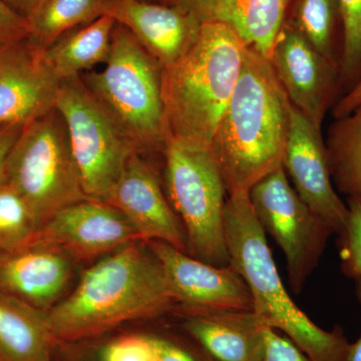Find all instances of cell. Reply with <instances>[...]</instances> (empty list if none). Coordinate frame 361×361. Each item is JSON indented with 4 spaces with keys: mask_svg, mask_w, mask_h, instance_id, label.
I'll return each mask as SVG.
<instances>
[{
    "mask_svg": "<svg viewBox=\"0 0 361 361\" xmlns=\"http://www.w3.org/2000/svg\"><path fill=\"white\" fill-rule=\"evenodd\" d=\"M39 229L30 207L6 179L0 184V253L27 245Z\"/></svg>",
    "mask_w": 361,
    "mask_h": 361,
    "instance_id": "484cf974",
    "label": "cell"
},
{
    "mask_svg": "<svg viewBox=\"0 0 361 361\" xmlns=\"http://www.w3.org/2000/svg\"><path fill=\"white\" fill-rule=\"evenodd\" d=\"M342 26L341 84L348 92L361 78V0H337Z\"/></svg>",
    "mask_w": 361,
    "mask_h": 361,
    "instance_id": "4316f807",
    "label": "cell"
},
{
    "mask_svg": "<svg viewBox=\"0 0 361 361\" xmlns=\"http://www.w3.org/2000/svg\"><path fill=\"white\" fill-rule=\"evenodd\" d=\"M139 332L146 342L152 361H214L186 331L183 336L165 330Z\"/></svg>",
    "mask_w": 361,
    "mask_h": 361,
    "instance_id": "83f0119b",
    "label": "cell"
},
{
    "mask_svg": "<svg viewBox=\"0 0 361 361\" xmlns=\"http://www.w3.org/2000/svg\"><path fill=\"white\" fill-rule=\"evenodd\" d=\"M290 110L270 61L249 49L212 142L227 196L283 167Z\"/></svg>",
    "mask_w": 361,
    "mask_h": 361,
    "instance_id": "7a4b0ae2",
    "label": "cell"
},
{
    "mask_svg": "<svg viewBox=\"0 0 361 361\" xmlns=\"http://www.w3.org/2000/svg\"><path fill=\"white\" fill-rule=\"evenodd\" d=\"M115 0H45L26 20L30 37L47 49L65 33L108 16Z\"/></svg>",
    "mask_w": 361,
    "mask_h": 361,
    "instance_id": "7402d4cb",
    "label": "cell"
},
{
    "mask_svg": "<svg viewBox=\"0 0 361 361\" xmlns=\"http://www.w3.org/2000/svg\"><path fill=\"white\" fill-rule=\"evenodd\" d=\"M47 311L0 293V361H51Z\"/></svg>",
    "mask_w": 361,
    "mask_h": 361,
    "instance_id": "ffe728a7",
    "label": "cell"
},
{
    "mask_svg": "<svg viewBox=\"0 0 361 361\" xmlns=\"http://www.w3.org/2000/svg\"><path fill=\"white\" fill-rule=\"evenodd\" d=\"M224 228L230 265L248 285L263 324L283 332L311 361H348L351 343L341 327L320 329L287 293L249 193L227 197Z\"/></svg>",
    "mask_w": 361,
    "mask_h": 361,
    "instance_id": "277c9868",
    "label": "cell"
},
{
    "mask_svg": "<svg viewBox=\"0 0 361 361\" xmlns=\"http://www.w3.org/2000/svg\"><path fill=\"white\" fill-rule=\"evenodd\" d=\"M116 20L104 16L59 37L44 51L45 59L59 80L80 77L110 56Z\"/></svg>",
    "mask_w": 361,
    "mask_h": 361,
    "instance_id": "44dd1931",
    "label": "cell"
},
{
    "mask_svg": "<svg viewBox=\"0 0 361 361\" xmlns=\"http://www.w3.org/2000/svg\"><path fill=\"white\" fill-rule=\"evenodd\" d=\"M52 361V360H51Z\"/></svg>",
    "mask_w": 361,
    "mask_h": 361,
    "instance_id": "d590c367",
    "label": "cell"
},
{
    "mask_svg": "<svg viewBox=\"0 0 361 361\" xmlns=\"http://www.w3.org/2000/svg\"><path fill=\"white\" fill-rule=\"evenodd\" d=\"M44 1L45 0H6L11 8L25 18H27L35 9L39 8Z\"/></svg>",
    "mask_w": 361,
    "mask_h": 361,
    "instance_id": "836d02e7",
    "label": "cell"
},
{
    "mask_svg": "<svg viewBox=\"0 0 361 361\" xmlns=\"http://www.w3.org/2000/svg\"><path fill=\"white\" fill-rule=\"evenodd\" d=\"M325 144L334 186L348 197H361V104L336 118Z\"/></svg>",
    "mask_w": 361,
    "mask_h": 361,
    "instance_id": "603a6c76",
    "label": "cell"
},
{
    "mask_svg": "<svg viewBox=\"0 0 361 361\" xmlns=\"http://www.w3.org/2000/svg\"><path fill=\"white\" fill-rule=\"evenodd\" d=\"M282 166L304 203L334 233L341 234L348 222V208L339 198L332 182L322 128L292 104Z\"/></svg>",
    "mask_w": 361,
    "mask_h": 361,
    "instance_id": "4fadbf2b",
    "label": "cell"
},
{
    "mask_svg": "<svg viewBox=\"0 0 361 361\" xmlns=\"http://www.w3.org/2000/svg\"><path fill=\"white\" fill-rule=\"evenodd\" d=\"M30 35V25L25 16L16 13L6 0H0V47L26 39Z\"/></svg>",
    "mask_w": 361,
    "mask_h": 361,
    "instance_id": "4dcf8cb0",
    "label": "cell"
},
{
    "mask_svg": "<svg viewBox=\"0 0 361 361\" xmlns=\"http://www.w3.org/2000/svg\"><path fill=\"white\" fill-rule=\"evenodd\" d=\"M249 199L261 227L283 251L292 291L299 293L334 230L298 196L283 167L256 183Z\"/></svg>",
    "mask_w": 361,
    "mask_h": 361,
    "instance_id": "9c48e42d",
    "label": "cell"
},
{
    "mask_svg": "<svg viewBox=\"0 0 361 361\" xmlns=\"http://www.w3.org/2000/svg\"><path fill=\"white\" fill-rule=\"evenodd\" d=\"M25 126H0V184L6 179V165L8 157Z\"/></svg>",
    "mask_w": 361,
    "mask_h": 361,
    "instance_id": "1f68e13d",
    "label": "cell"
},
{
    "mask_svg": "<svg viewBox=\"0 0 361 361\" xmlns=\"http://www.w3.org/2000/svg\"><path fill=\"white\" fill-rule=\"evenodd\" d=\"M361 104V78L357 82L343 97L338 99L334 106V116L336 118L348 116Z\"/></svg>",
    "mask_w": 361,
    "mask_h": 361,
    "instance_id": "d6a6232c",
    "label": "cell"
},
{
    "mask_svg": "<svg viewBox=\"0 0 361 361\" xmlns=\"http://www.w3.org/2000/svg\"><path fill=\"white\" fill-rule=\"evenodd\" d=\"M30 37L0 47V126L26 125L54 109L61 80Z\"/></svg>",
    "mask_w": 361,
    "mask_h": 361,
    "instance_id": "5bb4252c",
    "label": "cell"
},
{
    "mask_svg": "<svg viewBox=\"0 0 361 361\" xmlns=\"http://www.w3.org/2000/svg\"><path fill=\"white\" fill-rule=\"evenodd\" d=\"M135 242L142 241L121 211L106 202L87 199L54 214L28 244L56 247L71 260H90Z\"/></svg>",
    "mask_w": 361,
    "mask_h": 361,
    "instance_id": "8fae6325",
    "label": "cell"
},
{
    "mask_svg": "<svg viewBox=\"0 0 361 361\" xmlns=\"http://www.w3.org/2000/svg\"><path fill=\"white\" fill-rule=\"evenodd\" d=\"M135 242L82 273L75 291L47 311L54 342L96 338L177 310L158 259Z\"/></svg>",
    "mask_w": 361,
    "mask_h": 361,
    "instance_id": "6da1fadb",
    "label": "cell"
},
{
    "mask_svg": "<svg viewBox=\"0 0 361 361\" xmlns=\"http://www.w3.org/2000/svg\"><path fill=\"white\" fill-rule=\"evenodd\" d=\"M101 71L80 75L113 116L137 154H164L169 140L161 94V68L125 26L116 23Z\"/></svg>",
    "mask_w": 361,
    "mask_h": 361,
    "instance_id": "5b68a950",
    "label": "cell"
},
{
    "mask_svg": "<svg viewBox=\"0 0 361 361\" xmlns=\"http://www.w3.org/2000/svg\"><path fill=\"white\" fill-rule=\"evenodd\" d=\"M6 176L39 228L66 207L89 199L56 109L26 123L8 157Z\"/></svg>",
    "mask_w": 361,
    "mask_h": 361,
    "instance_id": "52a82bcc",
    "label": "cell"
},
{
    "mask_svg": "<svg viewBox=\"0 0 361 361\" xmlns=\"http://www.w3.org/2000/svg\"><path fill=\"white\" fill-rule=\"evenodd\" d=\"M292 0H156L180 7L202 23L230 26L247 47L269 59Z\"/></svg>",
    "mask_w": 361,
    "mask_h": 361,
    "instance_id": "ac0fdd59",
    "label": "cell"
},
{
    "mask_svg": "<svg viewBox=\"0 0 361 361\" xmlns=\"http://www.w3.org/2000/svg\"><path fill=\"white\" fill-rule=\"evenodd\" d=\"M348 218L339 234L341 267L346 276L361 279V197H348Z\"/></svg>",
    "mask_w": 361,
    "mask_h": 361,
    "instance_id": "f1b7e54d",
    "label": "cell"
},
{
    "mask_svg": "<svg viewBox=\"0 0 361 361\" xmlns=\"http://www.w3.org/2000/svg\"><path fill=\"white\" fill-rule=\"evenodd\" d=\"M268 61L292 106L322 128L325 114L342 87L338 66L288 25H284Z\"/></svg>",
    "mask_w": 361,
    "mask_h": 361,
    "instance_id": "7c38bea8",
    "label": "cell"
},
{
    "mask_svg": "<svg viewBox=\"0 0 361 361\" xmlns=\"http://www.w3.org/2000/svg\"><path fill=\"white\" fill-rule=\"evenodd\" d=\"M71 276V259L56 247L28 244L0 253V293L39 310L54 307Z\"/></svg>",
    "mask_w": 361,
    "mask_h": 361,
    "instance_id": "e0dca14e",
    "label": "cell"
},
{
    "mask_svg": "<svg viewBox=\"0 0 361 361\" xmlns=\"http://www.w3.org/2000/svg\"><path fill=\"white\" fill-rule=\"evenodd\" d=\"M356 294L361 303V279L356 280ZM348 361H361V336L355 343H351Z\"/></svg>",
    "mask_w": 361,
    "mask_h": 361,
    "instance_id": "e575fe53",
    "label": "cell"
},
{
    "mask_svg": "<svg viewBox=\"0 0 361 361\" xmlns=\"http://www.w3.org/2000/svg\"><path fill=\"white\" fill-rule=\"evenodd\" d=\"M52 361H152L146 342L139 331L118 336L54 342Z\"/></svg>",
    "mask_w": 361,
    "mask_h": 361,
    "instance_id": "cb8c5ba5",
    "label": "cell"
},
{
    "mask_svg": "<svg viewBox=\"0 0 361 361\" xmlns=\"http://www.w3.org/2000/svg\"><path fill=\"white\" fill-rule=\"evenodd\" d=\"M261 361H311L295 344L277 330L266 327L265 350Z\"/></svg>",
    "mask_w": 361,
    "mask_h": 361,
    "instance_id": "f546056e",
    "label": "cell"
},
{
    "mask_svg": "<svg viewBox=\"0 0 361 361\" xmlns=\"http://www.w3.org/2000/svg\"><path fill=\"white\" fill-rule=\"evenodd\" d=\"M182 329L214 361H261L264 355L266 326L253 311L185 315Z\"/></svg>",
    "mask_w": 361,
    "mask_h": 361,
    "instance_id": "d6986e66",
    "label": "cell"
},
{
    "mask_svg": "<svg viewBox=\"0 0 361 361\" xmlns=\"http://www.w3.org/2000/svg\"><path fill=\"white\" fill-rule=\"evenodd\" d=\"M248 49L230 26L202 23L186 54L161 70L169 140L212 146Z\"/></svg>",
    "mask_w": 361,
    "mask_h": 361,
    "instance_id": "3957f363",
    "label": "cell"
},
{
    "mask_svg": "<svg viewBox=\"0 0 361 361\" xmlns=\"http://www.w3.org/2000/svg\"><path fill=\"white\" fill-rule=\"evenodd\" d=\"M295 18L294 27L302 33L316 51L341 70L336 27L337 23L341 25V20L337 0H298Z\"/></svg>",
    "mask_w": 361,
    "mask_h": 361,
    "instance_id": "d4e9b609",
    "label": "cell"
},
{
    "mask_svg": "<svg viewBox=\"0 0 361 361\" xmlns=\"http://www.w3.org/2000/svg\"><path fill=\"white\" fill-rule=\"evenodd\" d=\"M147 244L163 268L182 316L253 311L250 289L231 265L209 264L165 242Z\"/></svg>",
    "mask_w": 361,
    "mask_h": 361,
    "instance_id": "30bf717a",
    "label": "cell"
},
{
    "mask_svg": "<svg viewBox=\"0 0 361 361\" xmlns=\"http://www.w3.org/2000/svg\"><path fill=\"white\" fill-rule=\"evenodd\" d=\"M54 109L65 121L85 195L106 202L137 149L80 77L59 82Z\"/></svg>",
    "mask_w": 361,
    "mask_h": 361,
    "instance_id": "ba28073f",
    "label": "cell"
},
{
    "mask_svg": "<svg viewBox=\"0 0 361 361\" xmlns=\"http://www.w3.org/2000/svg\"><path fill=\"white\" fill-rule=\"evenodd\" d=\"M106 203L123 214L145 243L165 242L190 255L184 227L155 171L140 154L130 156Z\"/></svg>",
    "mask_w": 361,
    "mask_h": 361,
    "instance_id": "9a60e30c",
    "label": "cell"
},
{
    "mask_svg": "<svg viewBox=\"0 0 361 361\" xmlns=\"http://www.w3.org/2000/svg\"><path fill=\"white\" fill-rule=\"evenodd\" d=\"M163 155L167 198L184 227L190 255L230 265L224 228L228 196L212 146L170 139Z\"/></svg>",
    "mask_w": 361,
    "mask_h": 361,
    "instance_id": "8992f818",
    "label": "cell"
},
{
    "mask_svg": "<svg viewBox=\"0 0 361 361\" xmlns=\"http://www.w3.org/2000/svg\"><path fill=\"white\" fill-rule=\"evenodd\" d=\"M108 16L130 30L161 70L186 54L201 26L180 7L148 0H115Z\"/></svg>",
    "mask_w": 361,
    "mask_h": 361,
    "instance_id": "2e32d148",
    "label": "cell"
}]
</instances>
